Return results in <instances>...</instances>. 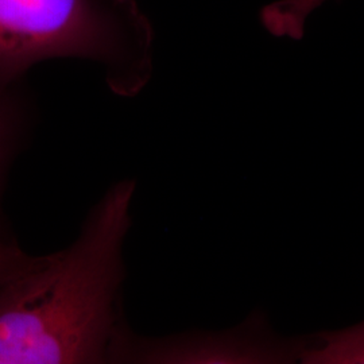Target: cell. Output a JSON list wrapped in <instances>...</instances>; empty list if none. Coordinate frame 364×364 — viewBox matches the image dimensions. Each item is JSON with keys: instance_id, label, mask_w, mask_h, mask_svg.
Segmentation results:
<instances>
[{"instance_id": "obj_6", "label": "cell", "mask_w": 364, "mask_h": 364, "mask_svg": "<svg viewBox=\"0 0 364 364\" xmlns=\"http://www.w3.org/2000/svg\"><path fill=\"white\" fill-rule=\"evenodd\" d=\"M4 88L6 87H0V176L13 144L15 130V112L4 95Z\"/></svg>"}, {"instance_id": "obj_1", "label": "cell", "mask_w": 364, "mask_h": 364, "mask_svg": "<svg viewBox=\"0 0 364 364\" xmlns=\"http://www.w3.org/2000/svg\"><path fill=\"white\" fill-rule=\"evenodd\" d=\"M134 191V181L112 186L69 247L31 258L0 284V364L109 358Z\"/></svg>"}, {"instance_id": "obj_3", "label": "cell", "mask_w": 364, "mask_h": 364, "mask_svg": "<svg viewBox=\"0 0 364 364\" xmlns=\"http://www.w3.org/2000/svg\"><path fill=\"white\" fill-rule=\"evenodd\" d=\"M318 343L317 333L294 338L275 335L266 314L255 311L234 329L219 333L192 332L169 341L136 343L120 331L109 356L158 363L291 364Z\"/></svg>"}, {"instance_id": "obj_4", "label": "cell", "mask_w": 364, "mask_h": 364, "mask_svg": "<svg viewBox=\"0 0 364 364\" xmlns=\"http://www.w3.org/2000/svg\"><path fill=\"white\" fill-rule=\"evenodd\" d=\"M320 344L301 353L304 364H364V321L317 333Z\"/></svg>"}, {"instance_id": "obj_5", "label": "cell", "mask_w": 364, "mask_h": 364, "mask_svg": "<svg viewBox=\"0 0 364 364\" xmlns=\"http://www.w3.org/2000/svg\"><path fill=\"white\" fill-rule=\"evenodd\" d=\"M326 0H281L277 4L278 16L285 26L291 30H302L306 18L317 7H320Z\"/></svg>"}, {"instance_id": "obj_2", "label": "cell", "mask_w": 364, "mask_h": 364, "mask_svg": "<svg viewBox=\"0 0 364 364\" xmlns=\"http://www.w3.org/2000/svg\"><path fill=\"white\" fill-rule=\"evenodd\" d=\"M150 30L134 0H0V87L53 57L146 65Z\"/></svg>"}, {"instance_id": "obj_7", "label": "cell", "mask_w": 364, "mask_h": 364, "mask_svg": "<svg viewBox=\"0 0 364 364\" xmlns=\"http://www.w3.org/2000/svg\"><path fill=\"white\" fill-rule=\"evenodd\" d=\"M28 260L30 257L21 250L0 242V284L18 273Z\"/></svg>"}]
</instances>
